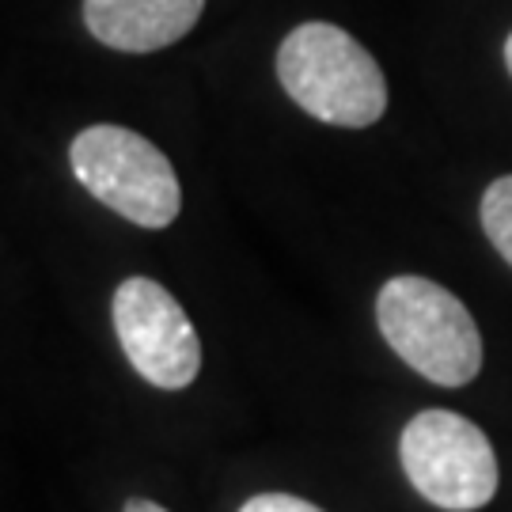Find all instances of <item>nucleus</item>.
<instances>
[{
  "instance_id": "nucleus-7",
  "label": "nucleus",
  "mask_w": 512,
  "mask_h": 512,
  "mask_svg": "<svg viewBox=\"0 0 512 512\" xmlns=\"http://www.w3.org/2000/svg\"><path fill=\"white\" fill-rule=\"evenodd\" d=\"M482 228L497 255L512 266V175L490 183V190L482 194Z\"/></svg>"
},
{
  "instance_id": "nucleus-2",
  "label": "nucleus",
  "mask_w": 512,
  "mask_h": 512,
  "mask_svg": "<svg viewBox=\"0 0 512 512\" xmlns=\"http://www.w3.org/2000/svg\"><path fill=\"white\" fill-rule=\"evenodd\" d=\"M376 323L387 346L440 387L471 384L482 368V338L471 311L429 277H391L376 296Z\"/></svg>"
},
{
  "instance_id": "nucleus-6",
  "label": "nucleus",
  "mask_w": 512,
  "mask_h": 512,
  "mask_svg": "<svg viewBox=\"0 0 512 512\" xmlns=\"http://www.w3.org/2000/svg\"><path fill=\"white\" fill-rule=\"evenodd\" d=\"M205 0H84V23L103 46L152 54L175 46L202 19Z\"/></svg>"
},
{
  "instance_id": "nucleus-3",
  "label": "nucleus",
  "mask_w": 512,
  "mask_h": 512,
  "mask_svg": "<svg viewBox=\"0 0 512 512\" xmlns=\"http://www.w3.org/2000/svg\"><path fill=\"white\" fill-rule=\"evenodd\" d=\"M69 164L95 202L141 228H167L183 209L179 175L160 148L126 126H88L69 145Z\"/></svg>"
},
{
  "instance_id": "nucleus-5",
  "label": "nucleus",
  "mask_w": 512,
  "mask_h": 512,
  "mask_svg": "<svg viewBox=\"0 0 512 512\" xmlns=\"http://www.w3.org/2000/svg\"><path fill=\"white\" fill-rule=\"evenodd\" d=\"M122 353L141 380L164 391L194 384L202 368V338L183 304L152 277H126L110 304Z\"/></svg>"
},
{
  "instance_id": "nucleus-9",
  "label": "nucleus",
  "mask_w": 512,
  "mask_h": 512,
  "mask_svg": "<svg viewBox=\"0 0 512 512\" xmlns=\"http://www.w3.org/2000/svg\"><path fill=\"white\" fill-rule=\"evenodd\" d=\"M122 512H167V509L164 505H156V501H148V497H129Z\"/></svg>"
},
{
  "instance_id": "nucleus-4",
  "label": "nucleus",
  "mask_w": 512,
  "mask_h": 512,
  "mask_svg": "<svg viewBox=\"0 0 512 512\" xmlns=\"http://www.w3.org/2000/svg\"><path fill=\"white\" fill-rule=\"evenodd\" d=\"M399 459L410 486L448 512H475L497 494V456L475 421L452 410H421L406 421Z\"/></svg>"
},
{
  "instance_id": "nucleus-8",
  "label": "nucleus",
  "mask_w": 512,
  "mask_h": 512,
  "mask_svg": "<svg viewBox=\"0 0 512 512\" xmlns=\"http://www.w3.org/2000/svg\"><path fill=\"white\" fill-rule=\"evenodd\" d=\"M239 512H323V509L296 494H255L251 501H243Z\"/></svg>"
},
{
  "instance_id": "nucleus-1",
  "label": "nucleus",
  "mask_w": 512,
  "mask_h": 512,
  "mask_svg": "<svg viewBox=\"0 0 512 512\" xmlns=\"http://www.w3.org/2000/svg\"><path fill=\"white\" fill-rule=\"evenodd\" d=\"M285 95L327 126L365 129L387 110V80L376 57L334 23H300L277 50Z\"/></svg>"
},
{
  "instance_id": "nucleus-10",
  "label": "nucleus",
  "mask_w": 512,
  "mask_h": 512,
  "mask_svg": "<svg viewBox=\"0 0 512 512\" xmlns=\"http://www.w3.org/2000/svg\"><path fill=\"white\" fill-rule=\"evenodd\" d=\"M505 61H509V73H512V35H509V42H505Z\"/></svg>"
}]
</instances>
